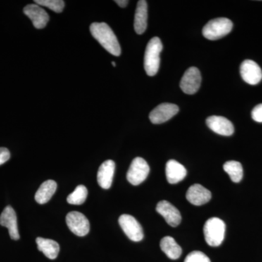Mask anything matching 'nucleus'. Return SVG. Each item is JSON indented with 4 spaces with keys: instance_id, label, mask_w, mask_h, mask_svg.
<instances>
[{
    "instance_id": "obj_5",
    "label": "nucleus",
    "mask_w": 262,
    "mask_h": 262,
    "mask_svg": "<svg viewBox=\"0 0 262 262\" xmlns=\"http://www.w3.org/2000/svg\"><path fill=\"white\" fill-rule=\"evenodd\" d=\"M149 170V165L145 160L141 158H136L131 163L127 171V181L133 185H139L147 178Z\"/></svg>"
},
{
    "instance_id": "obj_25",
    "label": "nucleus",
    "mask_w": 262,
    "mask_h": 262,
    "mask_svg": "<svg viewBox=\"0 0 262 262\" xmlns=\"http://www.w3.org/2000/svg\"><path fill=\"white\" fill-rule=\"evenodd\" d=\"M184 262H211V260L204 253L194 251L187 255Z\"/></svg>"
},
{
    "instance_id": "obj_12",
    "label": "nucleus",
    "mask_w": 262,
    "mask_h": 262,
    "mask_svg": "<svg viewBox=\"0 0 262 262\" xmlns=\"http://www.w3.org/2000/svg\"><path fill=\"white\" fill-rule=\"evenodd\" d=\"M24 13L32 20L33 25L36 29L45 28L49 20V15L46 10L37 4L27 5L24 8Z\"/></svg>"
},
{
    "instance_id": "obj_29",
    "label": "nucleus",
    "mask_w": 262,
    "mask_h": 262,
    "mask_svg": "<svg viewBox=\"0 0 262 262\" xmlns=\"http://www.w3.org/2000/svg\"><path fill=\"white\" fill-rule=\"evenodd\" d=\"M113 65L114 66V67H116V63H115V62L113 61Z\"/></svg>"
},
{
    "instance_id": "obj_16",
    "label": "nucleus",
    "mask_w": 262,
    "mask_h": 262,
    "mask_svg": "<svg viewBox=\"0 0 262 262\" xmlns=\"http://www.w3.org/2000/svg\"><path fill=\"white\" fill-rule=\"evenodd\" d=\"M115 171V163L113 160H106L101 164L97 174V181L100 187L104 189L111 187Z\"/></svg>"
},
{
    "instance_id": "obj_2",
    "label": "nucleus",
    "mask_w": 262,
    "mask_h": 262,
    "mask_svg": "<svg viewBox=\"0 0 262 262\" xmlns=\"http://www.w3.org/2000/svg\"><path fill=\"white\" fill-rule=\"evenodd\" d=\"M163 51V44L159 37L150 39L146 46L144 55V70L149 76H155L158 72L160 63V53Z\"/></svg>"
},
{
    "instance_id": "obj_21",
    "label": "nucleus",
    "mask_w": 262,
    "mask_h": 262,
    "mask_svg": "<svg viewBox=\"0 0 262 262\" xmlns=\"http://www.w3.org/2000/svg\"><path fill=\"white\" fill-rule=\"evenodd\" d=\"M57 189V184L55 181L48 180L43 182L40 187L36 192L35 200L39 204L47 203L51 199Z\"/></svg>"
},
{
    "instance_id": "obj_11",
    "label": "nucleus",
    "mask_w": 262,
    "mask_h": 262,
    "mask_svg": "<svg viewBox=\"0 0 262 262\" xmlns=\"http://www.w3.org/2000/svg\"><path fill=\"white\" fill-rule=\"evenodd\" d=\"M156 211L165 219L167 223L171 227H177L182 222V215H181L180 212L168 201L159 202L157 205Z\"/></svg>"
},
{
    "instance_id": "obj_18",
    "label": "nucleus",
    "mask_w": 262,
    "mask_h": 262,
    "mask_svg": "<svg viewBox=\"0 0 262 262\" xmlns=\"http://www.w3.org/2000/svg\"><path fill=\"white\" fill-rule=\"evenodd\" d=\"M148 6L144 0L138 2L136 7L135 18H134V29L138 34H142L147 27Z\"/></svg>"
},
{
    "instance_id": "obj_9",
    "label": "nucleus",
    "mask_w": 262,
    "mask_h": 262,
    "mask_svg": "<svg viewBox=\"0 0 262 262\" xmlns=\"http://www.w3.org/2000/svg\"><path fill=\"white\" fill-rule=\"evenodd\" d=\"M179 111L177 105L170 103H161L150 113L149 120L153 124L163 123L175 116Z\"/></svg>"
},
{
    "instance_id": "obj_23",
    "label": "nucleus",
    "mask_w": 262,
    "mask_h": 262,
    "mask_svg": "<svg viewBox=\"0 0 262 262\" xmlns=\"http://www.w3.org/2000/svg\"><path fill=\"white\" fill-rule=\"evenodd\" d=\"M88 189L84 185H79L67 196V202L72 205H82L87 199Z\"/></svg>"
},
{
    "instance_id": "obj_22",
    "label": "nucleus",
    "mask_w": 262,
    "mask_h": 262,
    "mask_svg": "<svg viewBox=\"0 0 262 262\" xmlns=\"http://www.w3.org/2000/svg\"><path fill=\"white\" fill-rule=\"evenodd\" d=\"M226 173L229 174L231 180L234 183H239L244 177V169L241 163L234 160L227 162L223 166Z\"/></svg>"
},
{
    "instance_id": "obj_10",
    "label": "nucleus",
    "mask_w": 262,
    "mask_h": 262,
    "mask_svg": "<svg viewBox=\"0 0 262 262\" xmlns=\"http://www.w3.org/2000/svg\"><path fill=\"white\" fill-rule=\"evenodd\" d=\"M241 75L248 84H257L262 80V71L259 66L252 60H246L241 65Z\"/></svg>"
},
{
    "instance_id": "obj_17",
    "label": "nucleus",
    "mask_w": 262,
    "mask_h": 262,
    "mask_svg": "<svg viewBox=\"0 0 262 262\" xmlns=\"http://www.w3.org/2000/svg\"><path fill=\"white\" fill-rule=\"evenodd\" d=\"M167 180L171 184L182 182L187 177V169L175 160H168L165 167Z\"/></svg>"
},
{
    "instance_id": "obj_28",
    "label": "nucleus",
    "mask_w": 262,
    "mask_h": 262,
    "mask_svg": "<svg viewBox=\"0 0 262 262\" xmlns=\"http://www.w3.org/2000/svg\"><path fill=\"white\" fill-rule=\"evenodd\" d=\"M115 2L120 8H125L129 3V1H127V0H117Z\"/></svg>"
},
{
    "instance_id": "obj_7",
    "label": "nucleus",
    "mask_w": 262,
    "mask_h": 262,
    "mask_svg": "<svg viewBox=\"0 0 262 262\" xmlns=\"http://www.w3.org/2000/svg\"><path fill=\"white\" fill-rule=\"evenodd\" d=\"M66 222L70 230L79 237H84L89 234L90 223L87 217L82 213L72 211L66 217Z\"/></svg>"
},
{
    "instance_id": "obj_26",
    "label": "nucleus",
    "mask_w": 262,
    "mask_h": 262,
    "mask_svg": "<svg viewBox=\"0 0 262 262\" xmlns=\"http://www.w3.org/2000/svg\"><path fill=\"white\" fill-rule=\"evenodd\" d=\"M253 120L256 122H262V103L255 106L251 113Z\"/></svg>"
},
{
    "instance_id": "obj_13",
    "label": "nucleus",
    "mask_w": 262,
    "mask_h": 262,
    "mask_svg": "<svg viewBox=\"0 0 262 262\" xmlns=\"http://www.w3.org/2000/svg\"><path fill=\"white\" fill-rule=\"evenodd\" d=\"M0 225L7 227L9 232L10 237L14 241L20 238L17 223L16 213L11 206H8L5 208L4 211L0 215Z\"/></svg>"
},
{
    "instance_id": "obj_3",
    "label": "nucleus",
    "mask_w": 262,
    "mask_h": 262,
    "mask_svg": "<svg viewBox=\"0 0 262 262\" xmlns=\"http://www.w3.org/2000/svg\"><path fill=\"white\" fill-rule=\"evenodd\" d=\"M226 225L225 222L216 217L206 221L203 227L205 239L212 247L220 246L225 239Z\"/></svg>"
},
{
    "instance_id": "obj_8",
    "label": "nucleus",
    "mask_w": 262,
    "mask_h": 262,
    "mask_svg": "<svg viewBox=\"0 0 262 262\" xmlns=\"http://www.w3.org/2000/svg\"><path fill=\"white\" fill-rule=\"evenodd\" d=\"M201 79L200 70L196 67H190L183 75L180 82L181 89L185 94H194L201 87Z\"/></svg>"
},
{
    "instance_id": "obj_20",
    "label": "nucleus",
    "mask_w": 262,
    "mask_h": 262,
    "mask_svg": "<svg viewBox=\"0 0 262 262\" xmlns=\"http://www.w3.org/2000/svg\"><path fill=\"white\" fill-rule=\"evenodd\" d=\"M160 248L169 258L178 259L182 253V249L175 239L170 236L164 237L160 241Z\"/></svg>"
},
{
    "instance_id": "obj_19",
    "label": "nucleus",
    "mask_w": 262,
    "mask_h": 262,
    "mask_svg": "<svg viewBox=\"0 0 262 262\" xmlns=\"http://www.w3.org/2000/svg\"><path fill=\"white\" fill-rule=\"evenodd\" d=\"M38 250L44 253L45 256L50 259H55L58 256L60 246L58 243L53 239L37 237L36 239Z\"/></svg>"
},
{
    "instance_id": "obj_4",
    "label": "nucleus",
    "mask_w": 262,
    "mask_h": 262,
    "mask_svg": "<svg viewBox=\"0 0 262 262\" xmlns=\"http://www.w3.org/2000/svg\"><path fill=\"white\" fill-rule=\"evenodd\" d=\"M233 24L228 18H219L208 22L203 29V35L210 40H216L232 31Z\"/></svg>"
},
{
    "instance_id": "obj_24",
    "label": "nucleus",
    "mask_w": 262,
    "mask_h": 262,
    "mask_svg": "<svg viewBox=\"0 0 262 262\" xmlns=\"http://www.w3.org/2000/svg\"><path fill=\"white\" fill-rule=\"evenodd\" d=\"M35 4L44 6L53 10L55 13H61L64 8L65 3L62 0H35Z\"/></svg>"
},
{
    "instance_id": "obj_27",
    "label": "nucleus",
    "mask_w": 262,
    "mask_h": 262,
    "mask_svg": "<svg viewBox=\"0 0 262 262\" xmlns=\"http://www.w3.org/2000/svg\"><path fill=\"white\" fill-rule=\"evenodd\" d=\"M10 158L9 150L5 147H0V165L6 163Z\"/></svg>"
},
{
    "instance_id": "obj_1",
    "label": "nucleus",
    "mask_w": 262,
    "mask_h": 262,
    "mask_svg": "<svg viewBox=\"0 0 262 262\" xmlns=\"http://www.w3.org/2000/svg\"><path fill=\"white\" fill-rule=\"evenodd\" d=\"M91 34L101 46L113 56L121 54V48L113 29L106 23H93L90 27Z\"/></svg>"
},
{
    "instance_id": "obj_15",
    "label": "nucleus",
    "mask_w": 262,
    "mask_h": 262,
    "mask_svg": "<svg viewBox=\"0 0 262 262\" xmlns=\"http://www.w3.org/2000/svg\"><path fill=\"white\" fill-rule=\"evenodd\" d=\"M186 198L194 206H200L211 201V192L201 184H195L189 188Z\"/></svg>"
},
{
    "instance_id": "obj_14",
    "label": "nucleus",
    "mask_w": 262,
    "mask_h": 262,
    "mask_svg": "<svg viewBox=\"0 0 262 262\" xmlns=\"http://www.w3.org/2000/svg\"><path fill=\"white\" fill-rule=\"evenodd\" d=\"M206 124L211 130L220 135L229 136L234 134L233 124L225 117L222 116L208 117Z\"/></svg>"
},
{
    "instance_id": "obj_6",
    "label": "nucleus",
    "mask_w": 262,
    "mask_h": 262,
    "mask_svg": "<svg viewBox=\"0 0 262 262\" xmlns=\"http://www.w3.org/2000/svg\"><path fill=\"white\" fill-rule=\"evenodd\" d=\"M119 224L127 237L134 242L144 238V231L139 222L132 215L123 214L119 218Z\"/></svg>"
}]
</instances>
